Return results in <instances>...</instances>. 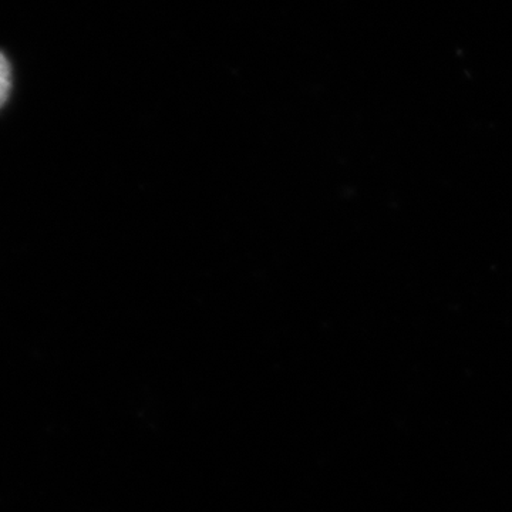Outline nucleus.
<instances>
[{"label": "nucleus", "mask_w": 512, "mask_h": 512, "mask_svg": "<svg viewBox=\"0 0 512 512\" xmlns=\"http://www.w3.org/2000/svg\"><path fill=\"white\" fill-rule=\"evenodd\" d=\"M10 92H12V67L8 57L0 52V110L8 103Z\"/></svg>", "instance_id": "f257e3e1"}]
</instances>
